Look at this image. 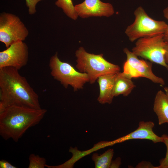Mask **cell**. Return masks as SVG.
Wrapping results in <instances>:
<instances>
[{
    "label": "cell",
    "mask_w": 168,
    "mask_h": 168,
    "mask_svg": "<svg viewBox=\"0 0 168 168\" xmlns=\"http://www.w3.org/2000/svg\"><path fill=\"white\" fill-rule=\"evenodd\" d=\"M154 123L151 121H140L138 128L129 134L113 141L114 144L132 139H146L154 143L162 142V138L153 132Z\"/></svg>",
    "instance_id": "8fae6325"
},
{
    "label": "cell",
    "mask_w": 168,
    "mask_h": 168,
    "mask_svg": "<svg viewBox=\"0 0 168 168\" xmlns=\"http://www.w3.org/2000/svg\"><path fill=\"white\" fill-rule=\"evenodd\" d=\"M164 90L165 91V93L168 97V87H166L164 88Z\"/></svg>",
    "instance_id": "d4e9b609"
},
{
    "label": "cell",
    "mask_w": 168,
    "mask_h": 168,
    "mask_svg": "<svg viewBox=\"0 0 168 168\" xmlns=\"http://www.w3.org/2000/svg\"><path fill=\"white\" fill-rule=\"evenodd\" d=\"M120 159L119 158L116 159L114 161H112L111 163L110 168H118L120 165Z\"/></svg>",
    "instance_id": "603a6c76"
},
{
    "label": "cell",
    "mask_w": 168,
    "mask_h": 168,
    "mask_svg": "<svg viewBox=\"0 0 168 168\" xmlns=\"http://www.w3.org/2000/svg\"><path fill=\"white\" fill-rule=\"evenodd\" d=\"M55 4L58 7L61 8L65 14L69 18L74 20L77 19L78 15L72 0H57Z\"/></svg>",
    "instance_id": "2e32d148"
},
{
    "label": "cell",
    "mask_w": 168,
    "mask_h": 168,
    "mask_svg": "<svg viewBox=\"0 0 168 168\" xmlns=\"http://www.w3.org/2000/svg\"><path fill=\"white\" fill-rule=\"evenodd\" d=\"M168 44L164 38V34L137 40L132 52L138 57L166 68L165 60V47Z\"/></svg>",
    "instance_id": "8992f818"
},
{
    "label": "cell",
    "mask_w": 168,
    "mask_h": 168,
    "mask_svg": "<svg viewBox=\"0 0 168 168\" xmlns=\"http://www.w3.org/2000/svg\"><path fill=\"white\" fill-rule=\"evenodd\" d=\"M114 153L113 149H108L102 154H93L91 159L94 162L95 168H110Z\"/></svg>",
    "instance_id": "9a60e30c"
},
{
    "label": "cell",
    "mask_w": 168,
    "mask_h": 168,
    "mask_svg": "<svg viewBox=\"0 0 168 168\" xmlns=\"http://www.w3.org/2000/svg\"><path fill=\"white\" fill-rule=\"evenodd\" d=\"M163 12L164 17L167 20L168 22V7L164 10ZM164 38L166 41L168 42V23L166 31L164 34Z\"/></svg>",
    "instance_id": "ffe728a7"
},
{
    "label": "cell",
    "mask_w": 168,
    "mask_h": 168,
    "mask_svg": "<svg viewBox=\"0 0 168 168\" xmlns=\"http://www.w3.org/2000/svg\"><path fill=\"white\" fill-rule=\"evenodd\" d=\"M135 87L131 79L119 72L117 73L115 79L113 95L114 97L121 95L127 96Z\"/></svg>",
    "instance_id": "5bb4252c"
},
{
    "label": "cell",
    "mask_w": 168,
    "mask_h": 168,
    "mask_svg": "<svg viewBox=\"0 0 168 168\" xmlns=\"http://www.w3.org/2000/svg\"><path fill=\"white\" fill-rule=\"evenodd\" d=\"M49 67L51 75L65 88L70 86L74 91H77L89 82L87 74L78 71L70 63L61 61L57 53L51 58Z\"/></svg>",
    "instance_id": "5b68a950"
},
{
    "label": "cell",
    "mask_w": 168,
    "mask_h": 168,
    "mask_svg": "<svg viewBox=\"0 0 168 168\" xmlns=\"http://www.w3.org/2000/svg\"><path fill=\"white\" fill-rule=\"evenodd\" d=\"M134 22L127 27L125 33L130 41L139 39L164 34L167 26L163 21H157L150 17L141 7L134 11Z\"/></svg>",
    "instance_id": "277c9868"
},
{
    "label": "cell",
    "mask_w": 168,
    "mask_h": 168,
    "mask_svg": "<svg viewBox=\"0 0 168 168\" xmlns=\"http://www.w3.org/2000/svg\"><path fill=\"white\" fill-rule=\"evenodd\" d=\"M47 111L17 105L5 108L0 111V135L6 140L17 142L29 128L40 123Z\"/></svg>",
    "instance_id": "7a4b0ae2"
},
{
    "label": "cell",
    "mask_w": 168,
    "mask_h": 168,
    "mask_svg": "<svg viewBox=\"0 0 168 168\" xmlns=\"http://www.w3.org/2000/svg\"><path fill=\"white\" fill-rule=\"evenodd\" d=\"M75 56L76 68L79 72L87 74L91 84L94 83L101 76L117 73L120 70L119 66L105 59L103 54L88 53L82 47L76 51Z\"/></svg>",
    "instance_id": "3957f363"
},
{
    "label": "cell",
    "mask_w": 168,
    "mask_h": 168,
    "mask_svg": "<svg viewBox=\"0 0 168 168\" xmlns=\"http://www.w3.org/2000/svg\"><path fill=\"white\" fill-rule=\"evenodd\" d=\"M162 138V142L164 143L166 147V153L164 158L160 161L159 166H155V168H168V135L164 134L161 136Z\"/></svg>",
    "instance_id": "ac0fdd59"
},
{
    "label": "cell",
    "mask_w": 168,
    "mask_h": 168,
    "mask_svg": "<svg viewBox=\"0 0 168 168\" xmlns=\"http://www.w3.org/2000/svg\"><path fill=\"white\" fill-rule=\"evenodd\" d=\"M124 52L126 56L122 72L124 75L131 79L143 77L161 86L165 84L162 78L156 76L153 73L151 62L139 59L138 56L127 48H124Z\"/></svg>",
    "instance_id": "ba28073f"
},
{
    "label": "cell",
    "mask_w": 168,
    "mask_h": 168,
    "mask_svg": "<svg viewBox=\"0 0 168 168\" xmlns=\"http://www.w3.org/2000/svg\"><path fill=\"white\" fill-rule=\"evenodd\" d=\"M137 167H147V168H154L155 166H153L149 162H142L139 163L137 166Z\"/></svg>",
    "instance_id": "7402d4cb"
},
{
    "label": "cell",
    "mask_w": 168,
    "mask_h": 168,
    "mask_svg": "<svg viewBox=\"0 0 168 168\" xmlns=\"http://www.w3.org/2000/svg\"><path fill=\"white\" fill-rule=\"evenodd\" d=\"M153 109L157 116L159 125L168 124V97L161 90L156 95Z\"/></svg>",
    "instance_id": "4fadbf2b"
},
{
    "label": "cell",
    "mask_w": 168,
    "mask_h": 168,
    "mask_svg": "<svg viewBox=\"0 0 168 168\" xmlns=\"http://www.w3.org/2000/svg\"><path fill=\"white\" fill-rule=\"evenodd\" d=\"M18 70L11 67L0 68V111L11 105L39 109V96Z\"/></svg>",
    "instance_id": "6da1fadb"
},
{
    "label": "cell",
    "mask_w": 168,
    "mask_h": 168,
    "mask_svg": "<svg viewBox=\"0 0 168 168\" xmlns=\"http://www.w3.org/2000/svg\"><path fill=\"white\" fill-rule=\"evenodd\" d=\"M28 168H44L46 165V160L34 154H30L29 157Z\"/></svg>",
    "instance_id": "e0dca14e"
},
{
    "label": "cell",
    "mask_w": 168,
    "mask_h": 168,
    "mask_svg": "<svg viewBox=\"0 0 168 168\" xmlns=\"http://www.w3.org/2000/svg\"><path fill=\"white\" fill-rule=\"evenodd\" d=\"M8 161L2 159L0 161V168H16Z\"/></svg>",
    "instance_id": "44dd1931"
},
{
    "label": "cell",
    "mask_w": 168,
    "mask_h": 168,
    "mask_svg": "<svg viewBox=\"0 0 168 168\" xmlns=\"http://www.w3.org/2000/svg\"><path fill=\"white\" fill-rule=\"evenodd\" d=\"M29 31L20 18L12 13L3 12L0 15V41L7 48L17 42L23 41Z\"/></svg>",
    "instance_id": "52a82bcc"
},
{
    "label": "cell",
    "mask_w": 168,
    "mask_h": 168,
    "mask_svg": "<svg viewBox=\"0 0 168 168\" xmlns=\"http://www.w3.org/2000/svg\"><path fill=\"white\" fill-rule=\"evenodd\" d=\"M165 60L167 65L166 69L168 71V44L165 47Z\"/></svg>",
    "instance_id": "cb8c5ba5"
},
{
    "label": "cell",
    "mask_w": 168,
    "mask_h": 168,
    "mask_svg": "<svg viewBox=\"0 0 168 168\" xmlns=\"http://www.w3.org/2000/svg\"><path fill=\"white\" fill-rule=\"evenodd\" d=\"M26 5L28 8V12L30 15H33L36 12V6L39 2L43 0H25Z\"/></svg>",
    "instance_id": "d6986e66"
},
{
    "label": "cell",
    "mask_w": 168,
    "mask_h": 168,
    "mask_svg": "<svg viewBox=\"0 0 168 168\" xmlns=\"http://www.w3.org/2000/svg\"><path fill=\"white\" fill-rule=\"evenodd\" d=\"M74 7L78 16L83 18L92 16L109 17L114 13L112 4L100 0H85L75 5Z\"/></svg>",
    "instance_id": "30bf717a"
},
{
    "label": "cell",
    "mask_w": 168,
    "mask_h": 168,
    "mask_svg": "<svg viewBox=\"0 0 168 168\" xmlns=\"http://www.w3.org/2000/svg\"><path fill=\"white\" fill-rule=\"evenodd\" d=\"M117 74L105 75L98 78L97 80L99 86L100 94L97 100L100 103L110 104L112 102L114 97L113 90Z\"/></svg>",
    "instance_id": "7c38bea8"
},
{
    "label": "cell",
    "mask_w": 168,
    "mask_h": 168,
    "mask_svg": "<svg viewBox=\"0 0 168 168\" xmlns=\"http://www.w3.org/2000/svg\"><path fill=\"white\" fill-rule=\"evenodd\" d=\"M28 54V47L25 43H14L0 52V68L11 67L19 70L27 64Z\"/></svg>",
    "instance_id": "9c48e42d"
}]
</instances>
